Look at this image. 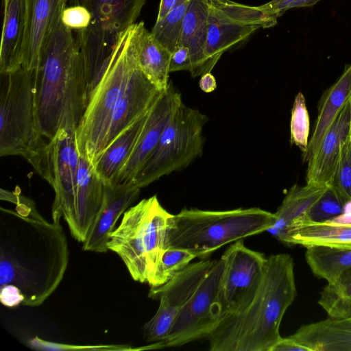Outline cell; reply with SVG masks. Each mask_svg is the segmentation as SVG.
<instances>
[{
    "instance_id": "6da1fadb",
    "label": "cell",
    "mask_w": 351,
    "mask_h": 351,
    "mask_svg": "<svg viewBox=\"0 0 351 351\" xmlns=\"http://www.w3.org/2000/svg\"><path fill=\"white\" fill-rule=\"evenodd\" d=\"M14 210L1 208L0 285L16 287L23 305L42 304L61 282L69 252L60 220L50 223L32 201L14 197Z\"/></svg>"
},
{
    "instance_id": "7a4b0ae2",
    "label": "cell",
    "mask_w": 351,
    "mask_h": 351,
    "mask_svg": "<svg viewBox=\"0 0 351 351\" xmlns=\"http://www.w3.org/2000/svg\"><path fill=\"white\" fill-rule=\"evenodd\" d=\"M297 295L293 258L267 257L263 277L251 299L223 315L208 337L210 351H272L280 340L282 317Z\"/></svg>"
},
{
    "instance_id": "3957f363",
    "label": "cell",
    "mask_w": 351,
    "mask_h": 351,
    "mask_svg": "<svg viewBox=\"0 0 351 351\" xmlns=\"http://www.w3.org/2000/svg\"><path fill=\"white\" fill-rule=\"evenodd\" d=\"M88 104L82 54L74 32L60 21L37 68L36 114L49 141L60 129L75 131Z\"/></svg>"
},
{
    "instance_id": "277c9868",
    "label": "cell",
    "mask_w": 351,
    "mask_h": 351,
    "mask_svg": "<svg viewBox=\"0 0 351 351\" xmlns=\"http://www.w3.org/2000/svg\"><path fill=\"white\" fill-rule=\"evenodd\" d=\"M276 219L274 213L256 207L183 208L168 220L165 248L184 250L204 259L228 243L267 231Z\"/></svg>"
},
{
    "instance_id": "5b68a950",
    "label": "cell",
    "mask_w": 351,
    "mask_h": 351,
    "mask_svg": "<svg viewBox=\"0 0 351 351\" xmlns=\"http://www.w3.org/2000/svg\"><path fill=\"white\" fill-rule=\"evenodd\" d=\"M0 156L25 158L43 179L47 144L36 123L37 69L0 73Z\"/></svg>"
},
{
    "instance_id": "8992f818",
    "label": "cell",
    "mask_w": 351,
    "mask_h": 351,
    "mask_svg": "<svg viewBox=\"0 0 351 351\" xmlns=\"http://www.w3.org/2000/svg\"><path fill=\"white\" fill-rule=\"evenodd\" d=\"M139 23L123 32L113 48L106 69L91 93L75 130L80 155L93 163L101 153L112 112L138 66L136 42Z\"/></svg>"
},
{
    "instance_id": "52a82bcc",
    "label": "cell",
    "mask_w": 351,
    "mask_h": 351,
    "mask_svg": "<svg viewBox=\"0 0 351 351\" xmlns=\"http://www.w3.org/2000/svg\"><path fill=\"white\" fill-rule=\"evenodd\" d=\"M171 215L154 195L128 208L111 233L108 249L121 258L134 280L152 286L165 249L167 223Z\"/></svg>"
},
{
    "instance_id": "ba28073f",
    "label": "cell",
    "mask_w": 351,
    "mask_h": 351,
    "mask_svg": "<svg viewBox=\"0 0 351 351\" xmlns=\"http://www.w3.org/2000/svg\"><path fill=\"white\" fill-rule=\"evenodd\" d=\"M147 0H69L71 5L86 8L89 26L74 32L82 54L87 89L99 82L120 34L134 24Z\"/></svg>"
},
{
    "instance_id": "9c48e42d",
    "label": "cell",
    "mask_w": 351,
    "mask_h": 351,
    "mask_svg": "<svg viewBox=\"0 0 351 351\" xmlns=\"http://www.w3.org/2000/svg\"><path fill=\"white\" fill-rule=\"evenodd\" d=\"M208 117L183 102L167 123L152 154L132 184L143 188L164 176L186 168L203 152Z\"/></svg>"
},
{
    "instance_id": "30bf717a",
    "label": "cell",
    "mask_w": 351,
    "mask_h": 351,
    "mask_svg": "<svg viewBox=\"0 0 351 351\" xmlns=\"http://www.w3.org/2000/svg\"><path fill=\"white\" fill-rule=\"evenodd\" d=\"M277 16L231 0H209L206 47L208 68L213 70L222 54L260 28L276 25Z\"/></svg>"
},
{
    "instance_id": "8fae6325",
    "label": "cell",
    "mask_w": 351,
    "mask_h": 351,
    "mask_svg": "<svg viewBox=\"0 0 351 351\" xmlns=\"http://www.w3.org/2000/svg\"><path fill=\"white\" fill-rule=\"evenodd\" d=\"M79 159L75 131L60 129L47 144L45 180L55 193L52 220L60 221L62 217L70 232L73 230L76 220Z\"/></svg>"
},
{
    "instance_id": "7c38bea8",
    "label": "cell",
    "mask_w": 351,
    "mask_h": 351,
    "mask_svg": "<svg viewBox=\"0 0 351 351\" xmlns=\"http://www.w3.org/2000/svg\"><path fill=\"white\" fill-rule=\"evenodd\" d=\"M221 257L223 260V268L216 301L219 320L251 299L267 261L263 253L247 247L243 239L233 242Z\"/></svg>"
},
{
    "instance_id": "4fadbf2b",
    "label": "cell",
    "mask_w": 351,
    "mask_h": 351,
    "mask_svg": "<svg viewBox=\"0 0 351 351\" xmlns=\"http://www.w3.org/2000/svg\"><path fill=\"white\" fill-rule=\"evenodd\" d=\"M216 261L190 263L165 284L150 287L148 296L160 302L155 315L143 326L147 342L164 341L176 317L195 292Z\"/></svg>"
},
{
    "instance_id": "5bb4252c",
    "label": "cell",
    "mask_w": 351,
    "mask_h": 351,
    "mask_svg": "<svg viewBox=\"0 0 351 351\" xmlns=\"http://www.w3.org/2000/svg\"><path fill=\"white\" fill-rule=\"evenodd\" d=\"M223 268L221 257L176 317L163 341L165 347L180 346L208 337L215 329L219 321L216 301Z\"/></svg>"
},
{
    "instance_id": "9a60e30c",
    "label": "cell",
    "mask_w": 351,
    "mask_h": 351,
    "mask_svg": "<svg viewBox=\"0 0 351 351\" xmlns=\"http://www.w3.org/2000/svg\"><path fill=\"white\" fill-rule=\"evenodd\" d=\"M182 103L180 93L169 82L167 88L150 110L135 147L112 184L132 183L155 149L167 123Z\"/></svg>"
},
{
    "instance_id": "2e32d148",
    "label": "cell",
    "mask_w": 351,
    "mask_h": 351,
    "mask_svg": "<svg viewBox=\"0 0 351 351\" xmlns=\"http://www.w3.org/2000/svg\"><path fill=\"white\" fill-rule=\"evenodd\" d=\"M69 0H25V32L21 66L37 69L47 43Z\"/></svg>"
},
{
    "instance_id": "e0dca14e",
    "label": "cell",
    "mask_w": 351,
    "mask_h": 351,
    "mask_svg": "<svg viewBox=\"0 0 351 351\" xmlns=\"http://www.w3.org/2000/svg\"><path fill=\"white\" fill-rule=\"evenodd\" d=\"M281 243L305 247L351 248V200L346 204L341 215L326 221H314L304 215L297 217L287 226Z\"/></svg>"
},
{
    "instance_id": "ac0fdd59",
    "label": "cell",
    "mask_w": 351,
    "mask_h": 351,
    "mask_svg": "<svg viewBox=\"0 0 351 351\" xmlns=\"http://www.w3.org/2000/svg\"><path fill=\"white\" fill-rule=\"evenodd\" d=\"M162 92L148 80L138 65L112 112L103 150L123 130L147 114Z\"/></svg>"
},
{
    "instance_id": "d6986e66",
    "label": "cell",
    "mask_w": 351,
    "mask_h": 351,
    "mask_svg": "<svg viewBox=\"0 0 351 351\" xmlns=\"http://www.w3.org/2000/svg\"><path fill=\"white\" fill-rule=\"evenodd\" d=\"M141 188L132 184L105 183L101 208L82 245L84 251L105 253L111 233L125 211L138 197Z\"/></svg>"
},
{
    "instance_id": "ffe728a7",
    "label": "cell",
    "mask_w": 351,
    "mask_h": 351,
    "mask_svg": "<svg viewBox=\"0 0 351 351\" xmlns=\"http://www.w3.org/2000/svg\"><path fill=\"white\" fill-rule=\"evenodd\" d=\"M351 123V97L325 133L317 151L308 160L306 184H332L343 139Z\"/></svg>"
},
{
    "instance_id": "44dd1931",
    "label": "cell",
    "mask_w": 351,
    "mask_h": 351,
    "mask_svg": "<svg viewBox=\"0 0 351 351\" xmlns=\"http://www.w3.org/2000/svg\"><path fill=\"white\" fill-rule=\"evenodd\" d=\"M105 182L97 175L92 163L80 154L76 199V220L71 236L84 243L98 215L104 199Z\"/></svg>"
},
{
    "instance_id": "7402d4cb",
    "label": "cell",
    "mask_w": 351,
    "mask_h": 351,
    "mask_svg": "<svg viewBox=\"0 0 351 351\" xmlns=\"http://www.w3.org/2000/svg\"><path fill=\"white\" fill-rule=\"evenodd\" d=\"M209 0H190L184 16L178 46L189 50L192 77L210 72L206 56Z\"/></svg>"
},
{
    "instance_id": "603a6c76",
    "label": "cell",
    "mask_w": 351,
    "mask_h": 351,
    "mask_svg": "<svg viewBox=\"0 0 351 351\" xmlns=\"http://www.w3.org/2000/svg\"><path fill=\"white\" fill-rule=\"evenodd\" d=\"M289 337L310 351H351V317L305 324Z\"/></svg>"
},
{
    "instance_id": "cb8c5ba5",
    "label": "cell",
    "mask_w": 351,
    "mask_h": 351,
    "mask_svg": "<svg viewBox=\"0 0 351 351\" xmlns=\"http://www.w3.org/2000/svg\"><path fill=\"white\" fill-rule=\"evenodd\" d=\"M25 32V0H3L0 73L11 72L21 66Z\"/></svg>"
},
{
    "instance_id": "d4e9b609",
    "label": "cell",
    "mask_w": 351,
    "mask_h": 351,
    "mask_svg": "<svg viewBox=\"0 0 351 351\" xmlns=\"http://www.w3.org/2000/svg\"><path fill=\"white\" fill-rule=\"evenodd\" d=\"M351 97V63L346 65L339 77L322 95L318 106L313 134L308 141L305 152L302 154L304 162L313 156L328 129L344 108Z\"/></svg>"
},
{
    "instance_id": "484cf974",
    "label": "cell",
    "mask_w": 351,
    "mask_h": 351,
    "mask_svg": "<svg viewBox=\"0 0 351 351\" xmlns=\"http://www.w3.org/2000/svg\"><path fill=\"white\" fill-rule=\"evenodd\" d=\"M149 111L123 130L93 162L94 171L105 183H112L117 173L130 156Z\"/></svg>"
},
{
    "instance_id": "4316f807",
    "label": "cell",
    "mask_w": 351,
    "mask_h": 351,
    "mask_svg": "<svg viewBox=\"0 0 351 351\" xmlns=\"http://www.w3.org/2000/svg\"><path fill=\"white\" fill-rule=\"evenodd\" d=\"M171 55L146 29L144 23L140 22L136 42L138 64L148 80L160 91H165L169 84Z\"/></svg>"
},
{
    "instance_id": "83f0119b",
    "label": "cell",
    "mask_w": 351,
    "mask_h": 351,
    "mask_svg": "<svg viewBox=\"0 0 351 351\" xmlns=\"http://www.w3.org/2000/svg\"><path fill=\"white\" fill-rule=\"evenodd\" d=\"M327 186L294 184L287 192L282 204L274 213L276 219L267 230L281 242L289 223L297 217L305 215L326 190Z\"/></svg>"
},
{
    "instance_id": "f1b7e54d",
    "label": "cell",
    "mask_w": 351,
    "mask_h": 351,
    "mask_svg": "<svg viewBox=\"0 0 351 351\" xmlns=\"http://www.w3.org/2000/svg\"><path fill=\"white\" fill-rule=\"evenodd\" d=\"M306 248V261L313 274L319 278L330 282L351 267V248L324 245H311Z\"/></svg>"
},
{
    "instance_id": "f546056e",
    "label": "cell",
    "mask_w": 351,
    "mask_h": 351,
    "mask_svg": "<svg viewBox=\"0 0 351 351\" xmlns=\"http://www.w3.org/2000/svg\"><path fill=\"white\" fill-rule=\"evenodd\" d=\"M329 318L341 319L351 317V267L336 278L327 282L317 301Z\"/></svg>"
},
{
    "instance_id": "4dcf8cb0",
    "label": "cell",
    "mask_w": 351,
    "mask_h": 351,
    "mask_svg": "<svg viewBox=\"0 0 351 351\" xmlns=\"http://www.w3.org/2000/svg\"><path fill=\"white\" fill-rule=\"evenodd\" d=\"M190 0H176L169 12L156 21L151 33L154 38L172 53L178 47L184 14Z\"/></svg>"
},
{
    "instance_id": "1f68e13d",
    "label": "cell",
    "mask_w": 351,
    "mask_h": 351,
    "mask_svg": "<svg viewBox=\"0 0 351 351\" xmlns=\"http://www.w3.org/2000/svg\"><path fill=\"white\" fill-rule=\"evenodd\" d=\"M195 258L193 254L184 250L165 248L160 256L150 287H158L165 284L186 267Z\"/></svg>"
},
{
    "instance_id": "d6a6232c",
    "label": "cell",
    "mask_w": 351,
    "mask_h": 351,
    "mask_svg": "<svg viewBox=\"0 0 351 351\" xmlns=\"http://www.w3.org/2000/svg\"><path fill=\"white\" fill-rule=\"evenodd\" d=\"M346 203L334 185L330 184L304 215L314 221H326L341 215Z\"/></svg>"
},
{
    "instance_id": "836d02e7",
    "label": "cell",
    "mask_w": 351,
    "mask_h": 351,
    "mask_svg": "<svg viewBox=\"0 0 351 351\" xmlns=\"http://www.w3.org/2000/svg\"><path fill=\"white\" fill-rule=\"evenodd\" d=\"M310 120L306 100L300 92L294 99L290 121V141L302 152L306 150L308 144Z\"/></svg>"
},
{
    "instance_id": "e575fe53",
    "label": "cell",
    "mask_w": 351,
    "mask_h": 351,
    "mask_svg": "<svg viewBox=\"0 0 351 351\" xmlns=\"http://www.w3.org/2000/svg\"><path fill=\"white\" fill-rule=\"evenodd\" d=\"M332 185L346 202L351 200V123L342 143Z\"/></svg>"
},
{
    "instance_id": "d590c367",
    "label": "cell",
    "mask_w": 351,
    "mask_h": 351,
    "mask_svg": "<svg viewBox=\"0 0 351 351\" xmlns=\"http://www.w3.org/2000/svg\"><path fill=\"white\" fill-rule=\"evenodd\" d=\"M29 345L32 348L43 350H131L128 345H97V346H75L54 343L43 340L38 337L31 339Z\"/></svg>"
},
{
    "instance_id": "8d00e7d4",
    "label": "cell",
    "mask_w": 351,
    "mask_h": 351,
    "mask_svg": "<svg viewBox=\"0 0 351 351\" xmlns=\"http://www.w3.org/2000/svg\"><path fill=\"white\" fill-rule=\"evenodd\" d=\"M91 14L84 6L72 5L66 7L61 16L62 24L73 32L86 29L91 21Z\"/></svg>"
},
{
    "instance_id": "74e56055",
    "label": "cell",
    "mask_w": 351,
    "mask_h": 351,
    "mask_svg": "<svg viewBox=\"0 0 351 351\" xmlns=\"http://www.w3.org/2000/svg\"><path fill=\"white\" fill-rule=\"evenodd\" d=\"M191 69L189 50L186 47L178 46L171 55L169 62L170 73Z\"/></svg>"
},
{
    "instance_id": "f35d334b",
    "label": "cell",
    "mask_w": 351,
    "mask_h": 351,
    "mask_svg": "<svg viewBox=\"0 0 351 351\" xmlns=\"http://www.w3.org/2000/svg\"><path fill=\"white\" fill-rule=\"evenodd\" d=\"M296 0H271L259 5L260 8L269 14L280 16L285 11L289 10L290 5Z\"/></svg>"
},
{
    "instance_id": "ab89813d",
    "label": "cell",
    "mask_w": 351,
    "mask_h": 351,
    "mask_svg": "<svg viewBox=\"0 0 351 351\" xmlns=\"http://www.w3.org/2000/svg\"><path fill=\"white\" fill-rule=\"evenodd\" d=\"M272 351H310V349L287 337H282Z\"/></svg>"
},
{
    "instance_id": "60d3db41",
    "label": "cell",
    "mask_w": 351,
    "mask_h": 351,
    "mask_svg": "<svg viewBox=\"0 0 351 351\" xmlns=\"http://www.w3.org/2000/svg\"><path fill=\"white\" fill-rule=\"evenodd\" d=\"M199 86L204 93L213 92L217 88L216 79L211 72L204 73L201 75Z\"/></svg>"
},
{
    "instance_id": "b9f144b4",
    "label": "cell",
    "mask_w": 351,
    "mask_h": 351,
    "mask_svg": "<svg viewBox=\"0 0 351 351\" xmlns=\"http://www.w3.org/2000/svg\"><path fill=\"white\" fill-rule=\"evenodd\" d=\"M176 0H160L158 14L156 21L163 18L171 9Z\"/></svg>"
},
{
    "instance_id": "7bdbcfd3",
    "label": "cell",
    "mask_w": 351,
    "mask_h": 351,
    "mask_svg": "<svg viewBox=\"0 0 351 351\" xmlns=\"http://www.w3.org/2000/svg\"><path fill=\"white\" fill-rule=\"evenodd\" d=\"M320 0H296L289 7V9L293 8L311 7L319 2Z\"/></svg>"
}]
</instances>
